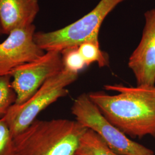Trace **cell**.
Here are the masks:
<instances>
[{"mask_svg":"<svg viewBox=\"0 0 155 155\" xmlns=\"http://www.w3.org/2000/svg\"><path fill=\"white\" fill-rule=\"evenodd\" d=\"M104 87L117 94L95 91L87 94L109 122L132 137H155V86L115 84Z\"/></svg>","mask_w":155,"mask_h":155,"instance_id":"1","label":"cell"},{"mask_svg":"<svg viewBox=\"0 0 155 155\" xmlns=\"http://www.w3.org/2000/svg\"><path fill=\"white\" fill-rule=\"evenodd\" d=\"M86 129L71 120L36 119L13 137L15 155H75Z\"/></svg>","mask_w":155,"mask_h":155,"instance_id":"2","label":"cell"},{"mask_svg":"<svg viewBox=\"0 0 155 155\" xmlns=\"http://www.w3.org/2000/svg\"><path fill=\"white\" fill-rule=\"evenodd\" d=\"M125 0H101L94 9L77 21L60 29L35 32L34 39L39 47L45 52H61L78 47L84 42L99 43L101 26L106 16Z\"/></svg>","mask_w":155,"mask_h":155,"instance_id":"3","label":"cell"},{"mask_svg":"<svg viewBox=\"0 0 155 155\" xmlns=\"http://www.w3.org/2000/svg\"><path fill=\"white\" fill-rule=\"evenodd\" d=\"M78 74L63 68L47 79L27 101L14 104L3 117L13 137L22 132L36 120L39 113L68 93L67 87L74 82Z\"/></svg>","mask_w":155,"mask_h":155,"instance_id":"4","label":"cell"},{"mask_svg":"<svg viewBox=\"0 0 155 155\" xmlns=\"http://www.w3.org/2000/svg\"><path fill=\"white\" fill-rule=\"evenodd\" d=\"M71 112L76 121L98 134L111 150L120 155H155L154 152L128 138L109 122L98 107L82 94L74 101Z\"/></svg>","mask_w":155,"mask_h":155,"instance_id":"5","label":"cell"},{"mask_svg":"<svg viewBox=\"0 0 155 155\" xmlns=\"http://www.w3.org/2000/svg\"><path fill=\"white\" fill-rule=\"evenodd\" d=\"M63 68L61 52L48 51L38 59L18 67L11 73L16 105L24 103L50 78Z\"/></svg>","mask_w":155,"mask_h":155,"instance_id":"6","label":"cell"},{"mask_svg":"<svg viewBox=\"0 0 155 155\" xmlns=\"http://www.w3.org/2000/svg\"><path fill=\"white\" fill-rule=\"evenodd\" d=\"M35 26L18 28L0 43V75H11L15 69L36 61L45 54L35 41Z\"/></svg>","mask_w":155,"mask_h":155,"instance_id":"7","label":"cell"},{"mask_svg":"<svg viewBox=\"0 0 155 155\" xmlns=\"http://www.w3.org/2000/svg\"><path fill=\"white\" fill-rule=\"evenodd\" d=\"M145 23L142 37L129 59L137 86H155V8L144 14Z\"/></svg>","mask_w":155,"mask_h":155,"instance_id":"8","label":"cell"},{"mask_svg":"<svg viewBox=\"0 0 155 155\" xmlns=\"http://www.w3.org/2000/svg\"><path fill=\"white\" fill-rule=\"evenodd\" d=\"M39 11L38 0H0V26L2 34L33 25Z\"/></svg>","mask_w":155,"mask_h":155,"instance_id":"9","label":"cell"},{"mask_svg":"<svg viewBox=\"0 0 155 155\" xmlns=\"http://www.w3.org/2000/svg\"><path fill=\"white\" fill-rule=\"evenodd\" d=\"M75 155H120L111 149L98 134L87 129Z\"/></svg>","mask_w":155,"mask_h":155,"instance_id":"10","label":"cell"},{"mask_svg":"<svg viewBox=\"0 0 155 155\" xmlns=\"http://www.w3.org/2000/svg\"><path fill=\"white\" fill-rule=\"evenodd\" d=\"M78 50L87 66L94 63L101 67L109 65L108 56L100 50L99 43L84 42L78 47Z\"/></svg>","mask_w":155,"mask_h":155,"instance_id":"11","label":"cell"},{"mask_svg":"<svg viewBox=\"0 0 155 155\" xmlns=\"http://www.w3.org/2000/svg\"><path fill=\"white\" fill-rule=\"evenodd\" d=\"M16 94L12 87L11 75H0V118L15 104Z\"/></svg>","mask_w":155,"mask_h":155,"instance_id":"12","label":"cell"},{"mask_svg":"<svg viewBox=\"0 0 155 155\" xmlns=\"http://www.w3.org/2000/svg\"><path fill=\"white\" fill-rule=\"evenodd\" d=\"M78 47H70L61 52L63 68L78 74L87 67L79 53Z\"/></svg>","mask_w":155,"mask_h":155,"instance_id":"13","label":"cell"},{"mask_svg":"<svg viewBox=\"0 0 155 155\" xmlns=\"http://www.w3.org/2000/svg\"><path fill=\"white\" fill-rule=\"evenodd\" d=\"M0 155H15L13 136L2 118H0Z\"/></svg>","mask_w":155,"mask_h":155,"instance_id":"14","label":"cell"},{"mask_svg":"<svg viewBox=\"0 0 155 155\" xmlns=\"http://www.w3.org/2000/svg\"><path fill=\"white\" fill-rule=\"evenodd\" d=\"M2 34V30H1V26H0V36H1Z\"/></svg>","mask_w":155,"mask_h":155,"instance_id":"15","label":"cell"},{"mask_svg":"<svg viewBox=\"0 0 155 155\" xmlns=\"http://www.w3.org/2000/svg\"></svg>","mask_w":155,"mask_h":155,"instance_id":"16","label":"cell"}]
</instances>
